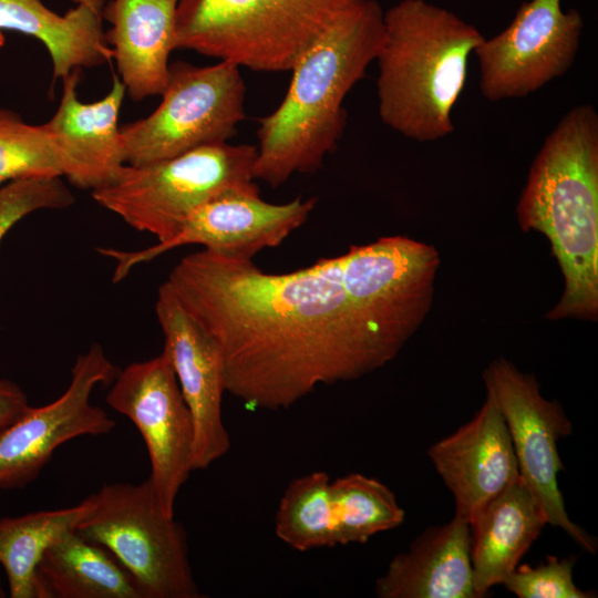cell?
Returning a JSON list of instances; mask_svg holds the SVG:
<instances>
[{"instance_id":"1","label":"cell","mask_w":598,"mask_h":598,"mask_svg":"<svg viewBox=\"0 0 598 598\" xmlns=\"http://www.w3.org/2000/svg\"><path fill=\"white\" fill-rule=\"evenodd\" d=\"M165 282L218 346L226 392L267 411L384 367L429 313L404 259L379 240L286 274L202 249Z\"/></svg>"},{"instance_id":"2","label":"cell","mask_w":598,"mask_h":598,"mask_svg":"<svg viewBox=\"0 0 598 598\" xmlns=\"http://www.w3.org/2000/svg\"><path fill=\"white\" fill-rule=\"evenodd\" d=\"M383 40V10L375 0H364L299 58L283 100L259 120L255 181L278 187L296 173L321 168L343 135L344 100Z\"/></svg>"},{"instance_id":"3","label":"cell","mask_w":598,"mask_h":598,"mask_svg":"<svg viewBox=\"0 0 598 598\" xmlns=\"http://www.w3.org/2000/svg\"><path fill=\"white\" fill-rule=\"evenodd\" d=\"M523 231L549 241L564 291L549 320L598 317V114L569 110L534 158L516 207Z\"/></svg>"},{"instance_id":"4","label":"cell","mask_w":598,"mask_h":598,"mask_svg":"<svg viewBox=\"0 0 598 598\" xmlns=\"http://www.w3.org/2000/svg\"><path fill=\"white\" fill-rule=\"evenodd\" d=\"M383 24L375 59L381 121L420 143L446 137L455 130L452 111L483 34L425 0H401L383 12Z\"/></svg>"},{"instance_id":"5","label":"cell","mask_w":598,"mask_h":598,"mask_svg":"<svg viewBox=\"0 0 598 598\" xmlns=\"http://www.w3.org/2000/svg\"><path fill=\"white\" fill-rule=\"evenodd\" d=\"M364 0H178L175 50L260 72L290 71Z\"/></svg>"},{"instance_id":"6","label":"cell","mask_w":598,"mask_h":598,"mask_svg":"<svg viewBox=\"0 0 598 598\" xmlns=\"http://www.w3.org/2000/svg\"><path fill=\"white\" fill-rule=\"evenodd\" d=\"M256 145L217 144L144 165H125L93 199L138 231L165 243L210 199L235 189L259 188L252 167Z\"/></svg>"},{"instance_id":"7","label":"cell","mask_w":598,"mask_h":598,"mask_svg":"<svg viewBox=\"0 0 598 598\" xmlns=\"http://www.w3.org/2000/svg\"><path fill=\"white\" fill-rule=\"evenodd\" d=\"M76 532L105 547L145 598H200L183 524L161 508L150 476L138 484H104Z\"/></svg>"},{"instance_id":"8","label":"cell","mask_w":598,"mask_h":598,"mask_svg":"<svg viewBox=\"0 0 598 598\" xmlns=\"http://www.w3.org/2000/svg\"><path fill=\"white\" fill-rule=\"evenodd\" d=\"M159 105L146 117L121 126L127 165H144L228 143L245 118L246 85L228 61L169 64Z\"/></svg>"},{"instance_id":"9","label":"cell","mask_w":598,"mask_h":598,"mask_svg":"<svg viewBox=\"0 0 598 598\" xmlns=\"http://www.w3.org/2000/svg\"><path fill=\"white\" fill-rule=\"evenodd\" d=\"M483 379L507 425L519 477L542 506L547 524L596 553L597 540L569 518L558 486V474L564 470L558 441L573 431L561 405L543 396L533 374L504 358L492 361Z\"/></svg>"},{"instance_id":"10","label":"cell","mask_w":598,"mask_h":598,"mask_svg":"<svg viewBox=\"0 0 598 598\" xmlns=\"http://www.w3.org/2000/svg\"><path fill=\"white\" fill-rule=\"evenodd\" d=\"M106 403L140 431L159 506L174 516L178 492L193 472L195 431L167 352L125 367L113 380Z\"/></svg>"},{"instance_id":"11","label":"cell","mask_w":598,"mask_h":598,"mask_svg":"<svg viewBox=\"0 0 598 598\" xmlns=\"http://www.w3.org/2000/svg\"><path fill=\"white\" fill-rule=\"evenodd\" d=\"M584 20L561 0L523 2L511 24L474 50L478 86L491 101L525 97L563 76L574 64Z\"/></svg>"},{"instance_id":"12","label":"cell","mask_w":598,"mask_h":598,"mask_svg":"<svg viewBox=\"0 0 598 598\" xmlns=\"http://www.w3.org/2000/svg\"><path fill=\"white\" fill-rule=\"evenodd\" d=\"M116 374L100 343L79 354L62 395L47 405L29 406L0 432V488L29 485L68 441L110 433L115 421L90 398L97 385L113 382Z\"/></svg>"},{"instance_id":"13","label":"cell","mask_w":598,"mask_h":598,"mask_svg":"<svg viewBox=\"0 0 598 598\" xmlns=\"http://www.w3.org/2000/svg\"><path fill=\"white\" fill-rule=\"evenodd\" d=\"M317 204L316 198L297 197L285 204L261 199L259 188L226 192L198 207L179 231L165 243L138 250L99 247L115 261L114 283L135 267L186 245H200L221 255L252 259L266 248L279 246L301 227Z\"/></svg>"},{"instance_id":"14","label":"cell","mask_w":598,"mask_h":598,"mask_svg":"<svg viewBox=\"0 0 598 598\" xmlns=\"http://www.w3.org/2000/svg\"><path fill=\"white\" fill-rule=\"evenodd\" d=\"M155 313L164 336L163 349L194 422L193 471L206 470L230 450L221 413L226 392L223 355L165 281L157 291Z\"/></svg>"},{"instance_id":"15","label":"cell","mask_w":598,"mask_h":598,"mask_svg":"<svg viewBox=\"0 0 598 598\" xmlns=\"http://www.w3.org/2000/svg\"><path fill=\"white\" fill-rule=\"evenodd\" d=\"M427 456L454 497V516L467 524L519 477L507 425L488 389L475 415L431 445Z\"/></svg>"},{"instance_id":"16","label":"cell","mask_w":598,"mask_h":598,"mask_svg":"<svg viewBox=\"0 0 598 598\" xmlns=\"http://www.w3.org/2000/svg\"><path fill=\"white\" fill-rule=\"evenodd\" d=\"M80 70L63 79L60 105L44 126L61 174L79 188L95 190L115 182L126 165L117 124L125 86L114 76L103 99L83 103L78 97Z\"/></svg>"},{"instance_id":"17","label":"cell","mask_w":598,"mask_h":598,"mask_svg":"<svg viewBox=\"0 0 598 598\" xmlns=\"http://www.w3.org/2000/svg\"><path fill=\"white\" fill-rule=\"evenodd\" d=\"M177 4L178 0H107L104 6L102 19L111 25L104 39L118 79L135 102L161 95L166 86Z\"/></svg>"},{"instance_id":"18","label":"cell","mask_w":598,"mask_h":598,"mask_svg":"<svg viewBox=\"0 0 598 598\" xmlns=\"http://www.w3.org/2000/svg\"><path fill=\"white\" fill-rule=\"evenodd\" d=\"M379 598H477L468 524L457 516L419 535L375 581Z\"/></svg>"},{"instance_id":"19","label":"cell","mask_w":598,"mask_h":598,"mask_svg":"<svg viewBox=\"0 0 598 598\" xmlns=\"http://www.w3.org/2000/svg\"><path fill=\"white\" fill-rule=\"evenodd\" d=\"M546 524L542 506L520 477L472 518L471 561L478 598L503 585Z\"/></svg>"},{"instance_id":"20","label":"cell","mask_w":598,"mask_h":598,"mask_svg":"<svg viewBox=\"0 0 598 598\" xmlns=\"http://www.w3.org/2000/svg\"><path fill=\"white\" fill-rule=\"evenodd\" d=\"M102 21L100 14L84 6L59 14L41 0H0V30L17 31L42 42L52 61L54 80L113 59Z\"/></svg>"},{"instance_id":"21","label":"cell","mask_w":598,"mask_h":598,"mask_svg":"<svg viewBox=\"0 0 598 598\" xmlns=\"http://www.w3.org/2000/svg\"><path fill=\"white\" fill-rule=\"evenodd\" d=\"M40 598H145L102 545L71 532L51 545L37 570Z\"/></svg>"},{"instance_id":"22","label":"cell","mask_w":598,"mask_h":598,"mask_svg":"<svg viewBox=\"0 0 598 598\" xmlns=\"http://www.w3.org/2000/svg\"><path fill=\"white\" fill-rule=\"evenodd\" d=\"M93 508L92 495L78 505L0 519V566L11 598H40L37 570L45 550L79 524Z\"/></svg>"},{"instance_id":"23","label":"cell","mask_w":598,"mask_h":598,"mask_svg":"<svg viewBox=\"0 0 598 598\" xmlns=\"http://www.w3.org/2000/svg\"><path fill=\"white\" fill-rule=\"evenodd\" d=\"M336 546L365 543L400 526L405 513L382 482L350 473L330 482Z\"/></svg>"},{"instance_id":"24","label":"cell","mask_w":598,"mask_h":598,"mask_svg":"<svg viewBox=\"0 0 598 598\" xmlns=\"http://www.w3.org/2000/svg\"><path fill=\"white\" fill-rule=\"evenodd\" d=\"M330 477L315 471L295 478L285 489L276 515L275 533L287 546L307 551L334 547Z\"/></svg>"},{"instance_id":"25","label":"cell","mask_w":598,"mask_h":598,"mask_svg":"<svg viewBox=\"0 0 598 598\" xmlns=\"http://www.w3.org/2000/svg\"><path fill=\"white\" fill-rule=\"evenodd\" d=\"M60 176L59 159L44 124H28L16 112L0 107V185Z\"/></svg>"},{"instance_id":"26","label":"cell","mask_w":598,"mask_h":598,"mask_svg":"<svg viewBox=\"0 0 598 598\" xmlns=\"http://www.w3.org/2000/svg\"><path fill=\"white\" fill-rule=\"evenodd\" d=\"M74 197L60 177L12 181L0 188V244L11 228L29 214L62 209Z\"/></svg>"},{"instance_id":"27","label":"cell","mask_w":598,"mask_h":598,"mask_svg":"<svg viewBox=\"0 0 598 598\" xmlns=\"http://www.w3.org/2000/svg\"><path fill=\"white\" fill-rule=\"evenodd\" d=\"M575 557H548L546 563L517 568L503 586L518 598H588L594 592L579 589L573 579Z\"/></svg>"},{"instance_id":"28","label":"cell","mask_w":598,"mask_h":598,"mask_svg":"<svg viewBox=\"0 0 598 598\" xmlns=\"http://www.w3.org/2000/svg\"><path fill=\"white\" fill-rule=\"evenodd\" d=\"M28 398L14 382L0 379V432L16 421L28 408Z\"/></svg>"},{"instance_id":"29","label":"cell","mask_w":598,"mask_h":598,"mask_svg":"<svg viewBox=\"0 0 598 598\" xmlns=\"http://www.w3.org/2000/svg\"><path fill=\"white\" fill-rule=\"evenodd\" d=\"M76 6H84L96 12L102 17V11L104 9L107 0H72Z\"/></svg>"},{"instance_id":"30","label":"cell","mask_w":598,"mask_h":598,"mask_svg":"<svg viewBox=\"0 0 598 598\" xmlns=\"http://www.w3.org/2000/svg\"><path fill=\"white\" fill-rule=\"evenodd\" d=\"M7 591L4 590L3 586H2V581H1V575H0V598H4L7 597Z\"/></svg>"}]
</instances>
